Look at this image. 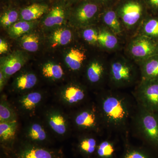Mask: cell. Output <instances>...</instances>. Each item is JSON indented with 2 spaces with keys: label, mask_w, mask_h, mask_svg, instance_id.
I'll return each instance as SVG.
<instances>
[{
  "label": "cell",
  "mask_w": 158,
  "mask_h": 158,
  "mask_svg": "<svg viewBox=\"0 0 158 158\" xmlns=\"http://www.w3.org/2000/svg\"><path fill=\"white\" fill-rule=\"evenodd\" d=\"M99 113L105 128L114 132H126L132 123L137 108L124 94L108 91L99 101Z\"/></svg>",
  "instance_id": "1"
},
{
  "label": "cell",
  "mask_w": 158,
  "mask_h": 158,
  "mask_svg": "<svg viewBox=\"0 0 158 158\" xmlns=\"http://www.w3.org/2000/svg\"><path fill=\"white\" fill-rule=\"evenodd\" d=\"M132 123L145 146L158 157V113L137 105Z\"/></svg>",
  "instance_id": "2"
},
{
  "label": "cell",
  "mask_w": 158,
  "mask_h": 158,
  "mask_svg": "<svg viewBox=\"0 0 158 158\" xmlns=\"http://www.w3.org/2000/svg\"><path fill=\"white\" fill-rule=\"evenodd\" d=\"M123 29L139 27L149 14L144 0H118L114 6Z\"/></svg>",
  "instance_id": "3"
},
{
  "label": "cell",
  "mask_w": 158,
  "mask_h": 158,
  "mask_svg": "<svg viewBox=\"0 0 158 158\" xmlns=\"http://www.w3.org/2000/svg\"><path fill=\"white\" fill-rule=\"evenodd\" d=\"M137 71L135 65L123 58L114 59L108 69V77L111 85L116 88L129 87L137 79Z\"/></svg>",
  "instance_id": "4"
},
{
  "label": "cell",
  "mask_w": 158,
  "mask_h": 158,
  "mask_svg": "<svg viewBox=\"0 0 158 158\" xmlns=\"http://www.w3.org/2000/svg\"><path fill=\"white\" fill-rule=\"evenodd\" d=\"M7 158H65L61 149L49 148L27 141L15 144Z\"/></svg>",
  "instance_id": "5"
},
{
  "label": "cell",
  "mask_w": 158,
  "mask_h": 158,
  "mask_svg": "<svg viewBox=\"0 0 158 158\" xmlns=\"http://www.w3.org/2000/svg\"><path fill=\"white\" fill-rule=\"evenodd\" d=\"M71 8L70 14L79 25L86 26L100 19L104 9L93 0H82Z\"/></svg>",
  "instance_id": "6"
},
{
  "label": "cell",
  "mask_w": 158,
  "mask_h": 158,
  "mask_svg": "<svg viewBox=\"0 0 158 158\" xmlns=\"http://www.w3.org/2000/svg\"><path fill=\"white\" fill-rule=\"evenodd\" d=\"M127 51L130 56L140 62L158 54V41L143 35H138L129 44Z\"/></svg>",
  "instance_id": "7"
},
{
  "label": "cell",
  "mask_w": 158,
  "mask_h": 158,
  "mask_svg": "<svg viewBox=\"0 0 158 158\" xmlns=\"http://www.w3.org/2000/svg\"><path fill=\"white\" fill-rule=\"evenodd\" d=\"M135 97L138 106L158 113V81H141Z\"/></svg>",
  "instance_id": "8"
},
{
  "label": "cell",
  "mask_w": 158,
  "mask_h": 158,
  "mask_svg": "<svg viewBox=\"0 0 158 158\" xmlns=\"http://www.w3.org/2000/svg\"><path fill=\"white\" fill-rule=\"evenodd\" d=\"M76 126L79 130L98 132L104 127L98 108L89 107L81 110L74 118Z\"/></svg>",
  "instance_id": "9"
},
{
  "label": "cell",
  "mask_w": 158,
  "mask_h": 158,
  "mask_svg": "<svg viewBox=\"0 0 158 158\" xmlns=\"http://www.w3.org/2000/svg\"><path fill=\"white\" fill-rule=\"evenodd\" d=\"M44 15L43 23L47 27L61 25L70 14L71 6L64 0H56Z\"/></svg>",
  "instance_id": "10"
},
{
  "label": "cell",
  "mask_w": 158,
  "mask_h": 158,
  "mask_svg": "<svg viewBox=\"0 0 158 158\" xmlns=\"http://www.w3.org/2000/svg\"><path fill=\"white\" fill-rule=\"evenodd\" d=\"M27 59L23 52H15L1 59V70L8 77L20 70L25 64Z\"/></svg>",
  "instance_id": "11"
},
{
  "label": "cell",
  "mask_w": 158,
  "mask_h": 158,
  "mask_svg": "<svg viewBox=\"0 0 158 158\" xmlns=\"http://www.w3.org/2000/svg\"><path fill=\"white\" fill-rule=\"evenodd\" d=\"M17 127L16 120L0 122L1 143L6 154L10 152L15 145V138Z\"/></svg>",
  "instance_id": "12"
},
{
  "label": "cell",
  "mask_w": 158,
  "mask_h": 158,
  "mask_svg": "<svg viewBox=\"0 0 158 158\" xmlns=\"http://www.w3.org/2000/svg\"><path fill=\"white\" fill-rule=\"evenodd\" d=\"M50 6L48 4L33 3L21 8L20 20L34 21L46 14Z\"/></svg>",
  "instance_id": "13"
},
{
  "label": "cell",
  "mask_w": 158,
  "mask_h": 158,
  "mask_svg": "<svg viewBox=\"0 0 158 158\" xmlns=\"http://www.w3.org/2000/svg\"><path fill=\"white\" fill-rule=\"evenodd\" d=\"M100 19H101L106 28L117 36L122 34L123 28L113 6L104 8Z\"/></svg>",
  "instance_id": "14"
},
{
  "label": "cell",
  "mask_w": 158,
  "mask_h": 158,
  "mask_svg": "<svg viewBox=\"0 0 158 158\" xmlns=\"http://www.w3.org/2000/svg\"><path fill=\"white\" fill-rule=\"evenodd\" d=\"M99 141L94 135H88L79 138L77 149L79 153L85 158H94Z\"/></svg>",
  "instance_id": "15"
},
{
  "label": "cell",
  "mask_w": 158,
  "mask_h": 158,
  "mask_svg": "<svg viewBox=\"0 0 158 158\" xmlns=\"http://www.w3.org/2000/svg\"><path fill=\"white\" fill-rule=\"evenodd\" d=\"M141 81H158V54L139 62Z\"/></svg>",
  "instance_id": "16"
},
{
  "label": "cell",
  "mask_w": 158,
  "mask_h": 158,
  "mask_svg": "<svg viewBox=\"0 0 158 158\" xmlns=\"http://www.w3.org/2000/svg\"><path fill=\"white\" fill-rule=\"evenodd\" d=\"M27 141L30 143L48 147L49 138L45 130L41 124L34 123L28 128Z\"/></svg>",
  "instance_id": "17"
},
{
  "label": "cell",
  "mask_w": 158,
  "mask_h": 158,
  "mask_svg": "<svg viewBox=\"0 0 158 158\" xmlns=\"http://www.w3.org/2000/svg\"><path fill=\"white\" fill-rule=\"evenodd\" d=\"M119 158H158L152 151L146 147L135 146L127 141L124 144V149Z\"/></svg>",
  "instance_id": "18"
},
{
  "label": "cell",
  "mask_w": 158,
  "mask_h": 158,
  "mask_svg": "<svg viewBox=\"0 0 158 158\" xmlns=\"http://www.w3.org/2000/svg\"><path fill=\"white\" fill-rule=\"evenodd\" d=\"M138 35L158 41V15H148L139 27Z\"/></svg>",
  "instance_id": "19"
},
{
  "label": "cell",
  "mask_w": 158,
  "mask_h": 158,
  "mask_svg": "<svg viewBox=\"0 0 158 158\" xmlns=\"http://www.w3.org/2000/svg\"><path fill=\"white\" fill-rule=\"evenodd\" d=\"M62 99L69 105H76L83 102L87 97L85 90L76 85H71L65 88L62 94Z\"/></svg>",
  "instance_id": "20"
},
{
  "label": "cell",
  "mask_w": 158,
  "mask_h": 158,
  "mask_svg": "<svg viewBox=\"0 0 158 158\" xmlns=\"http://www.w3.org/2000/svg\"><path fill=\"white\" fill-rule=\"evenodd\" d=\"M117 145L115 140L107 138L99 141L94 158H117Z\"/></svg>",
  "instance_id": "21"
},
{
  "label": "cell",
  "mask_w": 158,
  "mask_h": 158,
  "mask_svg": "<svg viewBox=\"0 0 158 158\" xmlns=\"http://www.w3.org/2000/svg\"><path fill=\"white\" fill-rule=\"evenodd\" d=\"M47 120L49 126L54 132L59 136L65 135L68 129V123L62 113L57 111L50 112Z\"/></svg>",
  "instance_id": "22"
},
{
  "label": "cell",
  "mask_w": 158,
  "mask_h": 158,
  "mask_svg": "<svg viewBox=\"0 0 158 158\" xmlns=\"http://www.w3.org/2000/svg\"><path fill=\"white\" fill-rule=\"evenodd\" d=\"M104 65L98 61H92L88 65L86 70V77L88 81L92 84L100 83L106 74Z\"/></svg>",
  "instance_id": "23"
},
{
  "label": "cell",
  "mask_w": 158,
  "mask_h": 158,
  "mask_svg": "<svg viewBox=\"0 0 158 158\" xmlns=\"http://www.w3.org/2000/svg\"><path fill=\"white\" fill-rule=\"evenodd\" d=\"M98 43L103 48L112 51L118 48V40L117 35L106 28L99 32Z\"/></svg>",
  "instance_id": "24"
},
{
  "label": "cell",
  "mask_w": 158,
  "mask_h": 158,
  "mask_svg": "<svg viewBox=\"0 0 158 158\" xmlns=\"http://www.w3.org/2000/svg\"><path fill=\"white\" fill-rule=\"evenodd\" d=\"M86 58L84 52L79 49L73 48L66 55L65 62L72 70H79L81 68Z\"/></svg>",
  "instance_id": "25"
},
{
  "label": "cell",
  "mask_w": 158,
  "mask_h": 158,
  "mask_svg": "<svg viewBox=\"0 0 158 158\" xmlns=\"http://www.w3.org/2000/svg\"><path fill=\"white\" fill-rule=\"evenodd\" d=\"M42 99V94L39 92H31L20 99V107L24 111L31 112L37 107Z\"/></svg>",
  "instance_id": "26"
},
{
  "label": "cell",
  "mask_w": 158,
  "mask_h": 158,
  "mask_svg": "<svg viewBox=\"0 0 158 158\" xmlns=\"http://www.w3.org/2000/svg\"><path fill=\"white\" fill-rule=\"evenodd\" d=\"M20 9L9 6L1 14L0 22L5 28H9L19 19Z\"/></svg>",
  "instance_id": "27"
},
{
  "label": "cell",
  "mask_w": 158,
  "mask_h": 158,
  "mask_svg": "<svg viewBox=\"0 0 158 158\" xmlns=\"http://www.w3.org/2000/svg\"><path fill=\"white\" fill-rule=\"evenodd\" d=\"M34 21L20 20L15 23L9 28L8 33L12 38H18L27 34L33 28Z\"/></svg>",
  "instance_id": "28"
},
{
  "label": "cell",
  "mask_w": 158,
  "mask_h": 158,
  "mask_svg": "<svg viewBox=\"0 0 158 158\" xmlns=\"http://www.w3.org/2000/svg\"><path fill=\"white\" fill-rule=\"evenodd\" d=\"M72 37V34L68 29L59 28L54 31L51 37L52 47L58 46L65 45L70 43Z\"/></svg>",
  "instance_id": "29"
},
{
  "label": "cell",
  "mask_w": 158,
  "mask_h": 158,
  "mask_svg": "<svg viewBox=\"0 0 158 158\" xmlns=\"http://www.w3.org/2000/svg\"><path fill=\"white\" fill-rule=\"evenodd\" d=\"M37 77L34 73H27L21 75L15 80V88L19 90H29L37 84Z\"/></svg>",
  "instance_id": "30"
},
{
  "label": "cell",
  "mask_w": 158,
  "mask_h": 158,
  "mask_svg": "<svg viewBox=\"0 0 158 158\" xmlns=\"http://www.w3.org/2000/svg\"><path fill=\"white\" fill-rule=\"evenodd\" d=\"M43 75L47 78L59 80L63 77L64 72L61 65L53 62H48L44 65L42 69Z\"/></svg>",
  "instance_id": "31"
},
{
  "label": "cell",
  "mask_w": 158,
  "mask_h": 158,
  "mask_svg": "<svg viewBox=\"0 0 158 158\" xmlns=\"http://www.w3.org/2000/svg\"><path fill=\"white\" fill-rule=\"evenodd\" d=\"M21 45L24 49L30 52L38 50L39 46V37L37 34H27L22 36Z\"/></svg>",
  "instance_id": "32"
},
{
  "label": "cell",
  "mask_w": 158,
  "mask_h": 158,
  "mask_svg": "<svg viewBox=\"0 0 158 158\" xmlns=\"http://www.w3.org/2000/svg\"><path fill=\"white\" fill-rule=\"evenodd\" d=\"M16 120V116L12 109L5 102L0 105V121L9 122Z\"/></svg>",
  "instance_id": "33"
},
{
  "label": "cell",
  "mask_w": 158,
  "mask_h": 158,
  "mask_svg": "<svg viewBox=\"0 0 158 158\" xmlns=\"http://www.w3.org/2000/svg\"><path fill=\"white\" fill-rule=\"evenodd\" d=\"M99 32L95 29L89 28L85 29L83 32V38L89 44L94 45L98 43Z\"/></svg>",
  "instance_id": "34"
},
{
  "label": "cell",
  "mask_w": 158,
  "mask_h": 158,
  "mask_svg": "<svg viewBox=\"0 0 158 158\" xmlns=\"http://www.w3.org/2000/svg\"><path fill=\"white\" fill-rule=\"evenodd\" d=\"M150 14L158 15V0H144Z\"/></svg>",
  "instance_id": "35"
},
{
  "label": "cell",
  "mask_w": 158,
  "mask_h": 158,
  "mask_svg": "<svg viewBox=\"0 0 158 158\" xmlns=\"http://www.w3.org/2000/svg\"><path fill=\"white\" fill-rule=\"evenodd\" d=\"M103 8L113 7L118 0H93Z\"/></svg>",
  "instance_id": "36"
},
{
  "label": "cell",
  "mask_w": 158,
  "mask_h": 158,
  "mask_svg": "<svg viewBox=\"0 0 158 158\" xmlns=\"http://www.w3.org/2000/svg\"><path fill=\"white\" fill-rule=\"evenodd\" d=\"M8 43L1 38L0 39V54L2 55L6 53L8 50Z\"/></svg>",
  "instance_id": "37"
},
{
  "label": "cell",
  "mask_w": 158,
  "mask_h": 158,
  "mask_svg": "<svg viewBox=\"0 0 158 158\" xmlns=\"http://www.w3.org/2000/svg\"><path fill=\"white\" fill-rule=\"evenodd\" d=\"M6 78V76L4 75L2 72L1 70V72H0V87H1V89L3 88V86L5 85Z\"/></svg>",
  "instance_id": "38"
},
{
  "label": "cell",
  "mask_w": 158,
  "mask_h": 158,
  "mask_svg": "<svg viewBox=\"0 0 158 158\" xmlns=\"http://www.w3.org/2000/svg\"><path fill=\"white\" fill-rule=\"evenodd\" d=\"M68 5L72 6L73 5L76 4L79 2L82 1V0H64Z\"/></svg>",
  "instance_id": "39"
},
{
  "label": "cell",
  "mask_w": 158,
  "mask_h": 158,
  "mask_svg": "<svg viewBox=\"0 0 158 158\" xmlns=\"http://www.w3.org/2000/svg\"><path fill=\"white\" fill-rule=\"evenodd\" d=\"M32 3H47L46 2L47 0H31Z\"/></svg>",
  "instance_id": "40"
},
{
  "label": "cell",
  "mask_w": 158,
  "mask_h": 158,
  "mask_svg": "<svg viewBox=\"0 0 158 158\" xmlns=\"http://www.w3.org/2000/svg\"><path fill=\"white\" fill-rule=\"evenodd\" d=\"M15 2H20L21 1H24V0H14Z\"/></svg>",
  "instance_id": "41"
}]
</instances>
